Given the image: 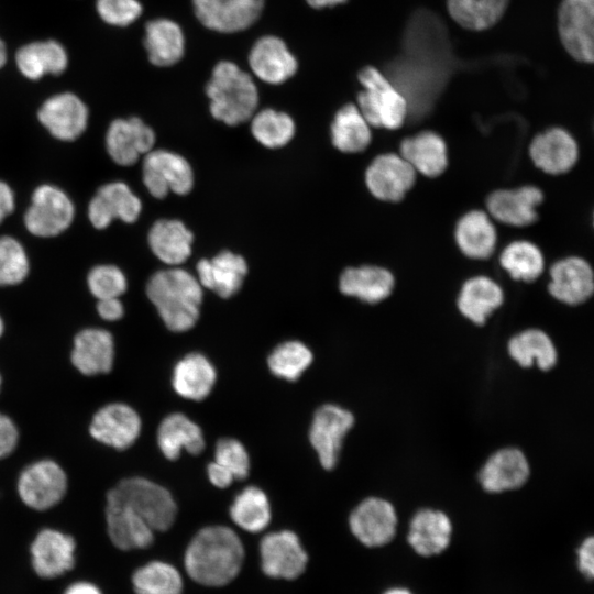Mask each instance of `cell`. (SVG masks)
Returning a JSON list of instances; mask_svg holds the SVG:
<instances>
[{
    "label": "cell",
    "mask_w": 594,
    "mask_h": 594,
    "mask_svg": "<svg viewBox=\"0 0 594 594\" xmlns=\"http://www.w3.org/2000/svg\"><path fill=\"white\" fill-rule=\"evenodd\" d=\"M550 294L566 305L582 304L593 294V271L581 257L571 256L557 262L550 270Z\"/></svg>",
    "instance_id": "cell-24"
},
{
    "label": "cell",
    "mask_w": 594,
    "mask_h": 594,
    "mask_svg": "<svg viewBox=\"0 0 594 594\" xmlns=\"http://www.w3.org/2000/svg\"><path fill=\"white\" fill-rule=\"evenodd\" d=\"M41 124L56 140H77L87 129L89 111L75 94L62 92L46 99L37 112Z\"/></svg>",
    "instance_id": "cell-15"
},
{
    "label": "cell",
    "mask_w": 594,
    "mask_h": 594,
    "mask_svg": "<svg viewBox=\"0 0 594 594\" xmlns=\"http://www.w3.org/2000/svg\"><path fill=\"white\" fill-rule=\"evenodd\" d=\"M16 66L29 79H40L46 74L59 75L68 63L63 45L56 41H38L22 46L15 55Z\"/></svg>",
    "instance_id": "cell-37"
},
{
    "label": "cell",
    "mask_w": 594,
    "mask_h": 594,
    "mask_svg": "<svg viewBox=\"0 0 594 594\" xmlns=\"http://www.w3.org/2000/svg\"><path fill=\"white\" fill-rule=\"evenodd\" d=\"M509 0H446L451 19L470 31L494 26L504 15Z\"/></svg>",
    "instance_id": "cell-40"
},
{
    "label": "cell",
    "mask_w": 594,
    "mask_h": 594,
    "mask_svg": "<svg viewBox=\"0 0 594 594\" xmlns=\"http://www.w3.org/2000/svg\"><path fill=\"white\" fill-rule=\"evenodd\" d=\"M107 530L111 542L120 550L148 548L154 541V530L129 506L107 496Z\"/></svg>",
    "instance_id": "cell-25"
},
{
    "label": "cell",
    "mask_w": 594,
    "mask_h": 594,
    "mask_svg": "<svg viewBox=\"0 0 594 594\" xmlns=\"http://www.w3.org/2000/svg\"><path fill=\"white\" fill-rule=\"evenodd\" d=\"M216 380L217 373L212 363L204 354L194 352L176 363L172 384L180 397L199 402L210 394Z\"/></svg>",
    "instance_id": "cell-32"
},
{
    "label": "cell",
    "mask_w": 594,
    "mask_h": 594,
    "mask_svg": "<svg viewBox=\"0 0 594 594\" xmlns=\"http://www.w3.org/2000/svg\"><path fill=\"white\" fill-rule=\"evenodd\" d=\"M197 279L221 298L239 292L248 273L246 261L239 254L222 251L212 258H202L197 265Z\"/></svg>",
    "instance_id": "cell-23"
},
{
    "label": "cell",
    "mask_w": 594,
    "mask_h": 594,
    "mask_svg": "<svg viewBox=\"0 0 594 594\" xmlns=\"http://www.w3.org/2000/svg\"><path fill=\"white\" fill-rule=\"evenodd\" d=\"M206 95L211 116L230 127L250 120L260 98L253 76L231 61H220L213 66Z\"/></svg>",
    "instance_id": "cell-3"
},
{
    "label": "cell",
    "mask_w": 594,
    "mask_h": 594,
    "mask_svg": "<svg viewBox=\"0 0 594 594\" xmlns=\"http://www.w3.org/2000/svg\"><path fill=\"white\" fill-rule=\"evenodd\" d=\"M105 144L116 164L131 166L153 150L155 133L138 117L116 119L108 127Z\"/></svg>",
    "instance_id": "cell-17"
},
{
    "label": "cell",
    "mask_w": 594,
    "mask_h": 594,
    "mask_svg": "<svg viewBox=\"0 0 594 594\" xmlns=\"http://www.w3.org/2000/svg\"><path fill=\"white\" fill-rule=\"evenodd\" d=\"M107 496L129 506L154 531L170 528L177 515L172 494L165 487L143 477L122 480Z\"/></svg>",
    "instance_id": "cell-5"
},
{
    "label": "cell",
    "mask_w": 594,
    "mask_h": 594,
    "mask_svg": "<svg viewBox=\"0 0 594 594\" xmlns=\"http://www.w3.org/2000/svg\"><path fill=\"white\" fill-rule=\"evenodd\" d=\"M191 4L201 25L231 34L251 28L260 19L265 0H191Z\"/></svg>",
    "instance_id": "cell-12"
},
{
    "label": "cell",
    "mask_w": 594,
    "mask_h": 594,
    "mask_svg": "<svg viewBox=\"0 0 594 594\" xmlns=\"http://www.w3.org/2000/svg\"><path fill=\"white\" fill-rule=\"evenodd\" d=\"M250 120L252 135L265 147H282L295 135V121L286 112L265 108L256 111Z\"/></svg>",
    "instance_id": "cell-42"
},
{
    "label": "cell",
    "mask_w": 594,
    "mask_h": 594,
    "mask_svg": "<svg viewBox=\"0 0 594 594\" xmlns=\"http://www.w3.org/2000/svg\"><path fill=\"white\" fill-rule=\"evenodd\" d=\"M230 516L232 521L243 530L260 532L271 521L270 501L261 488L248 486L234 497Z\"/></svg>",
    "instance_id": "cell-41"
},
{
    "label": "cell",
    "mask_w": 594,
    "mask_h": 594,
    "mask_svg": "<svg viewBox=\"0 0 594 594\" xmlns=\"http://www.w3.org/2000/svg\"><path fill=\"white\" fill-rule=\"evenodd\" d=\"M135 594H180L183 581L170 564L152 561L139 568L132 575Z\"/></svg>",
    "instance_id": "cell-43"
},
{
    "label": "cell",
    "mask_w": 594,
    "mask_h": 594,
    "mask_svg": "<svg viewBox=\"0 0 594 594\" xmlns=\"http://www.w3.org/2000/svg\"><path fill=\"white\" fill-rule=\"evenodd\" d=\"M499 263L517 280L532 282L543 271L541 251L528 241H515L499 256Z\"/></svg>",
    "instance_id": "cell-44"
},
{
    "label": "cell",
    "mask_w": 594,
    "mask_h": 594,
    "mask_svg": "<svg viewBox=\"0 0 594 594\" xmlns=\"http://www.w3.org/2000/svg\"><path fill=\"white\" fill-rule=\"evenodd\" d=\"M7 61V50L6 45L0 38V67H2L6 64Z\"/></svg>",
    "instance_id": "cell-58"
},
{
    "label": "cell",
    "mask_w": 594,
    "mask_h": 594,
    "mask_svg": "<svg viewBox=\"0 0 594 594\" xmlns=\"http://www.w3.org/2000/svg\"><path fill=\"white\" fill-rule=\"evenodd\" d=\"M263 572L277 579L294 580L306 569L308 556L297 535L282 530L266 535L260 544Z\"/></svg>",
    "instance_id": "cell-18"
},
{
    "label": "cell",
    "mask_w": 594,
    "mask_h": 594,
    "mask_svg": "<svg viewBox=\"0 0 594 594\" xmlns=\"http://www.w3.org/2000/svg\"><path fill=\"white\" fill-rule=\"evenodd\" d=\"M142 212V201L123 182H111L96 191L88 205V219L99 230L108 228L113 220L135 222Z\"/></svg>",
    "instance_id": "cell-16"
},
{
    "label": "cell",
    "mask_w": 594,
    "mask_h": 594,
    "mask_svg": "<svg viewBox=\"0 0 594 594\" xmlns=\"http://www.w3.org/2000/svg\"><path fill=\"white\" fill-rule=\"evenodd\" d=\"M141 429L142 421L139 414L129 405L114 403L96 413L89 432L97 441L123 450L138 440Z\"/></svg>",
    "instance_id": "cell-20"
},
{
    "label": "cell",
    "mask_w": 594,
    "mask_h": 594,
    "mask_svg": "<svg viewBox=\"0 0 594 594\" xmlns=\"http://www.w3.org/2000/svg\"><path fill=\"white\" fill-rule=\"evenodd\" d=\"M310 349L300 341L278 344L270 354L267 364L271 372L286 381H297L312 362Z\"/></svg>",
    "instance_id": "cell-45"
},
{
    "label": "cell",
    "mask_w": 594,
    "mask_h": 594,
    "mask_svg": "<svg viewBox=\"0 0 594 594\" xmlns=\"http://www.w3.org/2000/svg\"><path fill=\"white\" fill-rule=\"evenodd\" d=\"M341 293L376 304L387 298L394 288V277L381 266L363 265L345 268L339 282Z\"/></svg>",
    "instance_id": "cell-33"
},
{
    "label": "cell",
    "mask_w": 594,
    "mask_h": 594,
    "mask_svg": "<svg viewBox=\"0 0 594 594\" xmlns=\"http://www.w3.org/2000/svg\"><path fill=\"white\" fill-rule=\"evenodd\" d=\"M215 462L228 470L234 480H244L250 472V457L237 439H220L215 448Z\"/></svg>",
    "instance_id": "cell-48"
},
{
    "label": "cell",
    "mask_w": 594,
    "mask_h": 594,
    "mask_svg": "<svg viewBox=\"0 0 594 594\" xmlns=\"http://www.w3.org/2000/svg\"><path fill=\"white\" fill-rule=\"evenodd\" d=\"M558 33L565 52L575 61H594V0H562L558 8Z\"/></svg>",
    "instance_id": "cell-8"
},
{
    "label": "cell",
    "mask_w": 594,
    "mask_h": 594,
    "mask_svg": "<svg viewBox=\"0 0 594 594\" xmlns=\"http://www.w3.org/2000/svg\"><path fill=\"white\" fill-rule=\"evenodd\" d=\"M529 153L537 167L556 175L573 167L578 160V145L569 132L553 128L535 136Z\"/></svg>",
    "instance_id": "cell-27"
},
{
    "label": "cell",
    "mask_w": 594,
    "mask_h": 594,
    "mask_svg": "<svg viewBox=\"0 0 594 594\" xmlns=\"http://www.w3.org/2000/svg\"><path fill=\"white\" fill-rule=\"evenodd\" d=\"M330 130L332 144L344 153L365 150L372 139L371 125L354 103H346L337 111Z\"/></svg>",
    "instance_id": "cell-39"
},
{
    "label": "cell",
    "mask_w": 594,
    "mask_h": 594,
    "mask_svg": "<svg viewBox=\"0 0 594 594\" xmlns=\"http://www.w3.org/2000/svg\"><path fill=\"white\" fill-rule=\"evenodd\" d=\"M507 353L522 369L536 365L541 371H550L558 362L553 341L544 331L536 328L513 336L507 342Z\"/></svg>",
    "instance_id": "cell-34"
},
{
    "label": "cell",
    "mask_w": 594,
    "mask_h": 594,
    "mask_svg": "<svg viewBox=\"0 0 594 594\" xmlns=\"http://www.w3.org/2000/svg\"><path fill=\"white\" fill-rule=\"evenodd\" d=\"M307 4L317 10L333 8L343 3H346L349 0H305Z\"/></svg>",
    "instance_id": "cell-56"
},
{
    "label": "cell",
    "mask_w": 594,
    "mask_h": 594,
    "mask_svg": "<svg viewBox=\"0 0 594 594\" xmlns=\"http://www.w3.org/2000/svg\"><path fill=\"white\" fill-rule=\"evenodd\" d=\"M207 474L211 484L218 488H227L235 481L228 470L215 461L208 464Z\"/></svg>",
    "instance_id": "cell-53"
},
{
    "label": "cell",
    "mask_w": 594,
    "mask_h": 594,
    "mask_svg": "<svg viewBox=\"0 0 594 594\" xmlns=\"http://www.w3.org/2000/svg\"><path fill=\"white\" fill-rule=\"evenodd\" d=\"M146 295L170 331L185 332L196 324L204 292L191 273L178 266L161 270L148 278Z\"/></svg>",
    "instance_id": "cell-2"
},
{
    "label": "cell",
    "mask_w": 594,
    "mask_h": 594,
    "mask_svg": "<svg viewBox=\"0 0 594 594\" xmlns=\"http://www.w3.org/2000/svg\"><path fill=\"white\" fill-rule=\"evenodd\" d=\"M157 444L168 460H176L183 451L199 454L205 448L201 428L182 413L166 416L157 429Z\"/></svg>",
    "instance_id": "cell-31"
},
{
    "label": "cell",
    "mask_w": 594,
    "mask_h": 594,
    "mask_svg": "<svg viewBox=\"0 0 594 594\" xmlns=\"http://www.w3.org/2000/svg\"><path fill=\"white\" fill-rule=\"evenodd\" d=\"M383 594H414L410 590L405 587H392L386 590Z\"/></svg>",
    "instance_id": "cell-57"
},
{
    "label": "cell",
    "mask_w": 594,
    "mask_h": 594,
    "mask_svg": "<svg viewBox=\"0 0 594 594\" xmlns=\"http://www.w3.org/2000/svg\"><path fill=\"white\" fill-rule=\"evenodd\" d=\"M397 524L398 517L394 505L377 496L363 499L349 517L353 536L370 548L389 543L396 536Z\"/></svg>",
    "instance_id": "cell-11"
},
{
    "label": "cell",
    "mask_w": 594,
    "mask_h": 594,
    "mask_svg": "<svg viewBox=\"0 0 594 594\" xmlns=\"http://www.w3.org/2000/svg\"><path fill=\"white\" fill-rule=\"evenodd\" d=\"M530 463L526 454L515 447L493 452L483 463L477 479L486 493L499 494L521 488L530 477Z\"/></svg>",
    "instance_id": "cell-14"
},
{
    "label": "cell",
    "mask_w": 594,
    "mask_h": 594,
    "mask_svg": "<svg viewBox=\"0 0 594 594\" xmlns=\"http://www.w3.org/2000/svg\"><path fill=\"white\" fill-rule=\"evenodd\" d=\"M142 180L148 193L165 198L170 191L186 195L194 187V172L182 155L167 150H152L143 156Z\"/></svg>",
    "instance_id": "cell-7"
},
{
    "label": "cell",
    "mask_w": 594,
    "mask_h": 594,
    "mask_svg": "<svg viewBox=\"0 0 594 594\" xmlns=\"http://www.w3.org/2000/svg\"><path fill=\"white\" fill-rule=\"evenodd\" d=\"M97 11L108 24L128 26L140 18L143 8L139 0H97Z\"/></svg>",
    "instance_id": "cell-49"
},
{
    "label": "cell",
    "mask_w": 594,
    "mask_h": 594,
    "mask_svg": "<svg viewBox=\"0 0 594 594\" xmlns=\"http://www.w3.org/2000/svg\"><path fill=\"white\" fill-rule=\"evenodd\" d=\"M97 311L107 321H117L124 315V307L120 298L98 299Z\"/></svg>",
    "instance_id": "cell-52"
},
{
    "label": "cell",
    "mask_w": 594,
    "mask_h": 594,
    "mask_svg": "<svg viewBox=\"0 0 594 594\" xmlns=\"http://www.w3.org/2000/svg\"><path fill=\"white\" fill-rule=\"evenodd\" d=\"M87 286L97 299L120 298L127 292L128 279L117 265L99 264L89 271Z\"/></svg>",
    "instance_id": "cell-47"
},
{
    "label": "cell",
    "mask_w": 594,
    "mask_h": 594,
    "mask_svg": "<svg viewBox=\"0 0 594 594\" xmlns=\"http://www.w3.org/2000/svg\"><path fill=\"white\" fill-rule=\"evenodd\" d=\"M578 569L588 580L594 576V538H585L576 550Z\"/></svg>",
    "instance_id": "cell-51"
},
{
    "label": "cell",
    "mask_w": 594,
    "mask_h": 594,
    "mask_svg": "<svg viewBox=\"0 0 594 594\" xmlns=\"http://www.w3.org/2000/svg\"><path fill=\"white\" fill-rule=\"evenodd\" d=\"M416 170L402 156L388 153L374 158L365 173L371 194L380 200L399 201L413 187Z\"/></svg>",
    "instance_id": "cell-19"
},
{
    "label": "cell",
    "mask_w": 594,
    "mask_h": 594,
    "mask_svg": "<svg viewBox=\"0 0 594 594\" xmlns=\"http://www.w3.org/2000/svg\"><path fill=\"white\" fill-rule=\"evenodd\" d=\"M144 47L148 61L154 66H174L185 54L184 31L174 20L167 18L151 20L145 24Z\"/></svg>",
    "instance_id": "cell-29"
},
{
    "label": "cell",
    "mask_w": 594,
    "mask_h": 594,
    "mask_svg": "<svg viewBox=\"0 0 594 594\" xmlns=\"http://www.w3.org/2000/svg\"><path fill=\"white\" fill-rule=\"evenodd\" d=\"M114 360L112 334L100 328H87L74 339L72 362L84 375L92 376L109 373Z\"/></svg>",
    "instance_id": "cell-26"
},
{
    "label": "cell",
    "mask_w": 594,
    "mask_h": 594,
    "mask_svg": "<svg viewBox=\"0 0 594 594\" xmlns=\"http://www.w3.org/2000/svg\"><path fill=\"white\" fill-rule=\"evenodd\" d=\"M15 209V195L8 183L0 179V224Z\"/></svg>",
    "instance_id": "cell-54"
},
{
    "label": "cell",
    "mask_w": 594,
    "mask_h": 594,
    "mask_svg": "<svg viewBox=\"0 0 594 594\" xmlns=\"http://www.w3.org/2000/svg\"><path fill=\"white\" fill-rule=\"evenodd\" d=\"M503 301V290L495 282L485 276H476L463 284L457 306L466 319L483 326Z\"/></svg>",
    "instance_id": "cell-35"
},
{
    "label": "cell",
    "mask_w": 594,
    "mask_h": 594,
    "mask_svg": "<svg viewBox=\"0 0 594 594\" xmlns=\"http://www.w3.org/2000/svg\"><path fill=\"white\" fill-rule=\"evenodd\" d=\"M19 432L14 422L0 413V459L8 457L16 447Z\"/></svg>",
    "instance_id": "cell-50"
},
{
    "label": "cell",
    "mask_w": 594,
    "mask_h": 594,
    "mask_svg": "<svg viewBox=\"0 0 594 594\" xmlns=\"http://www.w3.org/2000/svg\"><path fill=\"white\" fill-rule=\"evenodd\" d=\"M248 64L254 77L270 85L284 84L298 70V61L286 42L272 34L253 43Z\"/></svg>",
    "instance_id": "cell-13"
},
{
    "label": "cell",
    "mask_w": 594,
    "mask_h": 594,
    "mask_svg": "<svg viewBox=\"0 0 594 594\" xmlns=\"http://www.w3.org/2000/svg\"><path fill=\"white\" fill-rule=\"evenodd\" d=\"M358 79L362 90L358 108L371 127L395 130L403 125L408 105L403 94L375 66L360 69Z\"/></svg>",
    "instance_id": "cell-4"
},
{
    "label": "cell",
    "mask_w": 594,
    "mask_h": 594,
    "mask_svg": "<svg viewBox=\"0 0 594 594\" xmlns=\"http://www.w3.org/2000/svg\"><path fill=\"white\" fill-rule=\"evenodd\" d=\"M3 331H4V323H3L2 318L0 317V337L3 334Z\"/></svg>",
    "instance_id": "cell-59"
},
{
    "label": "cell",
    "mask_w": 594,
    "mask_h": 594,
    "mask_svg": "<svg viewBox=\"0 0 594 594\" xmlns=\"http://www.w3.org/2000/svg\"><path fill=\"white\" fill-rule=\"evenodd\" d=\"M496 231L483 211H470L458 222L455 241L460 250L472 258H487L496 245Z\"/></svg>",
    "instance_id": "cell-38"
},
{
    "label": "cell",
    "mask_w": 594,
    "mask_h": 594,
    "mask_svg": "<svg viewBox=\"0 0 594 594\" xmlns=\"http://www.w3.org/2000/svg\"><path fill=\"white\" fill-rule=\"evenodd\" d=\"M353 414L334 404L319 407L309 429V441L326 470L336 468L345 436L354 425Z\"/></svg>",
    "instance_id": "cell-9"
},
{
    "label": "cell",
    "mask_w": 594,
    "mask_h": 594,
    "mask_svg": "<svg viewBox=\"0 0 594 594\" xmlns=\"http://www.w3.org/2000/svg\"><path fill=\"white\" fill-rule=\"evenodd\" d=\"M193 241L191 231L177 219H160L147 233L153 254L170 266H178L190 256Z\"/></svg>",
    "instance_id": "cell-30"
},
{
    "label": "cell",
    "mask_w": 594,
    "mask_h": 594,
    "mask_svg": "<svg viewBox=\"0 0 594 594\" xmlns=\"http://www.w3.org/2000/svg\"><path fill=\"white\" fill-rule=\"evenodd\" d=\"M64 594H102L100 588L90 582H76L69 585Z\"/></svg>",
    "instance_id": "cell-55"
},
{
    "label": "cell",
    "mask_w": 594,
    "mask_h": 594,
    "mask_svg": "<svg viewBox=\"0 0 594 594\" xmlns=\"http://www.w3.org/2000/svg\"><path fill=\"white\" fill-rule=\"evenodd\" d=\"M75 213V205L66 191L55 185L43 184L34 189L23 222L31 234L53 238L72 226Z\"/></svg>",
    "instance_id": "cell-6"
},
{
    "label": "cell",
    "mask_w": 594,
    "mask_h": 594,
    "mask_svg": "<svg viewBox=\"0 0 594 594\" xmlns=\"http://www.w3.org/2000/svg\"><path fill=\"white\" fill-rule=\"evenodd\" d=\"M30 273V260L23 244L14 237L0 235V287L15 286Z\"/></svg>",
    "instance_id": "cell-46"
},
{
    "label": "cell",
    "mask_w": 594,
    "mask_h": 594,
    "mask_svg": "<svg viewBox=\"0 0 594 594\" xmlns=\"http://www.w3.org/2000/svg\"><path fill=\"white\" fill-rule=\"evenodd\" d=\"M400 156L425 176L440 175L447 167V146L435 132L424 131L402 142Z\"/></svg>",
    "instance_id": "cell-36"
},
{
    "label": "cell",
    "mask_w": 594,
    "mask_h": 594,
    "mask_svg": "<svg viewBox=\"0 0 594 594\" xmlns=\"http://www.w3.org/2000/svg\"><path fill=\"white\" fill-rule=\"evenodd\" d=\"M67 490V476L53 460H41L25 468L18 480V493L32 509L46 510L58 504Z\"/></svg>",
    "instance_id": "cell-10"
},
{
    "label": "cell",
    "mask_w": 594,
    "mask_h": 594,
    "mask_svg": "<svg viewBox=\"0 0 594 594\" xmlns=\"http://www.w3.org/2000/svg\"><path fill=\"white\" fill-rule=\"evenodd\" d=\"M76 542L59 530H41L31 544L34 572L44 579H54L70 571L75 565Z\"/></svg>",
    "instance_id": "cell-21"
},
{
    "label": "cell",
    "mask_w": 594,
    "mask_h": 594,
    "mask_svg": "<svg viewBox=\"0 0 594 594\" xmlns=\"http://www.w3.org/2000/svg\"><path fill=\"white\" fill-rule=\"evenodd\" d=\"M452 532V521L444 512L421 508L410 519L407 542L418 556L429 558L449 547Z\"/></svg>",
    "instance_id": "cell-22"
},
{
    "label": "cell",
    "mask_w": 594,
    "mask_h": 594,
    "mask_svg": "<svg viewBox=\"0 0 594 594\" xmlns=\"http://www.w3.org/2000/svg\"><path fill=\"white\" fill-rule=\"evenodd\" d=\"M542 201V193L535 186L494 191L487 199L492 217L501 222L524 227L537 220L536 207Z\"/></svg>",
    "instance_id": "cell-28"
},
{
    "label": "cell",
    "mask_w": 594,
    "mask_h": 594,
    "mask_svg": "<svg viewBox=\"0 0 594 594\" xmlns=\"http://www.w3.org/2000/svg\"><path fill=\"white\" fill-rule=\"evenodd\" d=\"M244 558L239 536L229 527L210 526L199 530L185 552V569L197 583L222 586L240 572Z\"/></svg>",
    "instance_id": "cell-1"
},
{
    "label": "cell",
    "mask_w": 594,
    "mask_h": 594,
    "mask_svg": "<svg viewBox=\"0 0 594 594\" xmlns=\"http://www.w3.org/2000/svg\"><path fill=\"white\" fill-rule=\"evenodd\" d=\"M0 386H1V377H0Z\"/></svg>",
    "instance_id": "cell-60"
}]
</instances>
